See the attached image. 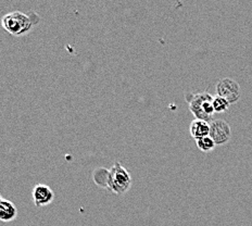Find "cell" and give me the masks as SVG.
<instances>
[{
  "label": "cell",
  "instance_id": "3957f363",
  "mask_svg": "<svg viewBox=\"0 0 252 226\" xmlns=\"http://www.w3.org/2000/svg\"><path fill=\"white\" fill-rule=\"evenodd\" d=\"M130 187H132V177L129 172L120 162H114L110 170L109 191L121 196L127 193Z\"/></svg>",
  "mask_w": 252,
  "mask_h": 226
},
{
  "label": "cell",
  "instance_id": "30bf717a",
  "mask_svg": "<svg viewBox=\"0 0 252 226\" xmlns=\"http://www.w3.org/2000/svg\"><path fill=\"white\" fill-rule=\"evenodd\" d=\"M196 144L198 149L202 151V152H209V151H212L217 145H215L214 140L210 137V136H207V137H203L196 140Z\"/></svg>",
  "mask_w": 252,
  "mask_h": 226
},
{
  "label": "cell",
  "instance_id": "9c48e42d",
  "mask_svg": "<svg viewBox=\"0 0 252 226\" xmlns=\"http://www.w3.org/2000/svg\"><path fill=\"white\" fill-rule=\"evenodd\" d=\"M93 181L97 186L109 191L110 170L104 169V167H97L93 172Z\"/></svg>",
  "mask_w": 252,
  "mask_h": 226
},
{
  "label": "cell",
  "instance_id": "ba28073f",
  "mask_svg": "<svg viewBox=\"0 0 252 226\" xmlns=\"http://www.w3.org/2000/svg\"><path fill=\"white\" fill-rule=\"evenodd\" d=\"M189 133L193 139H200L210 136V123L203 120H193L189 126Z\"/></svg>",
  "mask_w": 252,
  "mask_h": 226
},
{
  "label": "cell",
  "instance_id": "7a4b0ae2",
  "mask_svg": "<svg viewBox=\"0 0 252 226\" xmlns=\"http://www.w3.org/2000/svg\"><path fill=\"white\" fill-rule=\"evenodd\" d=\"M34 13L26 14L22 11H12L4 14L1 19L2 28L12 36H23L30 33L38 22L33 19Z\"/></svg>",
  "mask_w": 252,
  "mask_h": 226
},
{
  "label": "cell",
  "instance_id": "8fae6325",
  "mask_svg": "<svg viewBox=\"0 0 252 226\" xmlns=\"http://www.w3.org/2000/svg\"><path fill=\"white\" fill-rule=\"evenodd\" d=\"M230 103L226 100V99H224L220 96H215L213 99V108H214V111L215 113H222L227 111L229 109Z\"/></svg>",
  "mask_w": 252,
  "mask_h": 226
},
{
  "label": "cell",
  "instance_id": "8992f818",
  "mask_svg": "<svg viewBox=\"0 0 252 226\" xmlns=\"http://www.w3.org/2000/svg\"><path fill=\"white\" fill-rule=\"evenodd\" d=\"M32 196H33V201L36 207H45L48 206L55 199V193L52 189L45 184H37L34 186L33 192H32Z\"/></svg>",
  "mask_w": 252,
  "mask_h": 226
},
{
  "label": "cell",
  "instance_id": "5b68a950",
  "mask_svg": "<svg viewBox=\"0 0 252 226\" xmlns=\"http://www.w3.org/2000/svg\"><path fill=\"white\" fill-rule=\"evenodd\" d=\"M210 137L217 146L227 144L232 137V129L230 125L224 120H213L210 123Z\"/></svg>",
  "mask_w": 252,
  "mask_h": 226
},
{
  "label": "cell",
  "instance_id": "6da1fadb",
  "mask_svg": "<svg viewBox=\"0 0 252 226\" xmlns=\"http://www.w3.org/2000/svg\"><path fill=\"white\" fill-rule=\"evenodd\" d=\"M185 99L188 102L189 110L197 120H203L208 123L212 122L215 111L213 108L214 97L211 94L207 92L198 94L186 93Z\"/></svg>",
  "mask_w": 252,
  "mask_h": 226
},
{
  "label": "cell",
  "instance_id": "277c9868",
  "mask_svg": "<svg viewBox=\"0 0 252 226\" xmlns=\"http://www.w3.org/2000/svg\"><path fill=\"white\" fill-rule=\"evenodd\" d=\"M240 85L230 77H224L217 83V96L222 97L232 104L240 99Z\"/></svg>",
  "mask_w": 252,
  "mask_h": 226
},
{
  "label": "cell",
  "instance_id": "52a82bcc",
  "mask_svg": "<svg viewBox=\"0 0 252 226\" xmlns=\"http://www.w3.org/2000/svg\"><path fill=\"white\" fill-rule=\"evenodd\" d=\"M18 217V209L15 204L8 199H0V220L2 222H11Z\"/></svg>",
  "mask_w": 252,
  "mask_h": 226
}]
</instances>
